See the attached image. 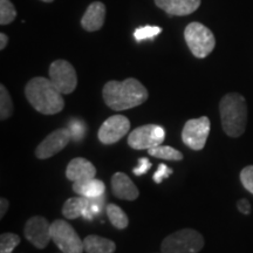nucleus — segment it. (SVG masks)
<instances>
[{
	"mask_svg": "<svg viewBox=\"0 0 253 253\" xmlns=\"http://www.w3.org/2000/svg\"><path fill=\"white\" fill-rule=\"evenodd\" d=\"M148 90L134 78L125 81H109L104 84L102 96L104 102L115 112L131 109L141 106L148 100Z\"/></svg>",
	"mask_w": 253,
	"mask_h": 253,
	"instance_id": "obj_1",
	"label": "nucleus"
},
{
	"mask_svg": "<svg viewBox=\"0 0 253 253\" xmlns=\"http://www.w3.org/2000/svg\"><path fill=\"white\" fill-rule=\"evenodd\" d=\"M25 95L31 106L43 115H54L65 107L62 94L56 89L49 79L33 78L26 84Z\"/></svg>",
	"mask_w": 253,
	"mask_h": 253,
	"instance_id": "obj_2",
	"label": "nucleus"
},
{
	"mask_svg": "<svg viewBox=\"0 0 253 253\" xmlns=\"http://www.w3.org/2000/svg\"><path fill=\"white\" fill-rule=\"evenodd\" d=\"M219 114L223 130L230 137H239L248 125V103L238 93H229L219 102Z\"/></svg>",
	"mask_w": 253,
	"mask_h": 253,
	"instance_id": "obj_3",
	"label": "nucleus"
},
{
	"mask_svg": "<svg viewBox=\"0 0 253 253\" xmlns=\"http://www.w3.org/2000/svg\"><path fill=\"white\" fill-rule=\"evenodd\" d=\"M204 248V238L198 231L183 229L164 238L162 253H198Z\"/></svg>",
	"mask_w": 253,
	"mask_h": 253,
	"instance_id": "obj_4",
	"label": "nucleus"
},
{
	"mask_svg": "<svg viewBox=\"0 0 253 253\" xmlns=\"http://www.w3.org/2000/svg\"><path fill=\"white\" fill-rule=\"evenodd\" d=\"M184 39L190 52L198 59L207 58L216 46L213 33L201 23L189 24L185 27Z\"/></svg>",
	"mask_w": 253,
	"mask_h": 253,
	"instance_id": "obj_5",
	"label": "nucleus"
},
{
	"mask_svg": "<svg viewBox=\"0 0 253 253\" xmlns=\"http://www.w3.org/2000/svg\"><path fill=\"white\" fill-rule=\"evenodd\" d=\"M50 236L54 244L62 253H84V240L71 224L63 219H56L50 224Z\"/></svg>",
	"mask_w": 253,
	"mask_h": 253,
	"instance_id": "obj_6",
	"label": "nucleus"
},
{
	"mask_svg": "<svg viewBox=\"0 0 253 253\" xmlns=\"http://www.w3.org/2000/svg\"><path fill=\"white\" fill-rule=\"evenodd\" d=\"M166 140V130L157 125H145L136 128L128 136V144L136 150H149Z\"/></svg>",
	"mask_w": 253,
	"mask_h": 253,
	"instance_id": "obj_7",
	"label": "nucleus"
},
{
	"mask_svg": "<svg viewBox=\"0 0 253 253\" xmlns=\"http://www.w3.org/2000/svg\"><path fill=\"white\" fill-rule=\"evenodd\" d=\"M210 128L211 123L208 116L189 120L183 126V143L192 150H202L207 143L209 134H210Z\"/></svg>",
	"mask_w": 253,
	"mask_h": 253,
	"instance_id": "obj_8",
	"label": "nucleus"
},
{
	"mask_svg": "<svg viewBox=\"0 0 253 253\" xmlns=\"http://www.w3.org/2000/svg\"><path fill=\"white\" fill-rule=\"evenodd\" d=\"M49 80L61 94H71L78 86V75L72 63L55 60L49 66Z\"/></svg>",
	"mask_w": 253,
	"mask_h": 253,
	"instance_id": "obj_9",
	"label": "nucleus"
},
{
	"mask_svg": "<svg viewBox=\"0 0 253 253\" xmlns=\"http://www.w3.org/2000/svg\"><path fill=\"white\" fill-rule=\"evenodd\" d=\"M24 236L37 249H45L52 240L49 221L41 216L30 218L25 224Z\"/></svg>",
	"mask_w": 253,
	"mask_h": 253,
	"instance_id": "obj_10",
	"label": "nucleus"
},
{
	"mask_svg": "<svg viewBox=\"0 0 253 253\" xmlns=\"http://www.w3.org/2000/svg\"><path fill=\"white\" fill-rule=\"evenodd\" d=\"M130 121L123 115H113L100 126L97 137L103 144H114L128 134Z\"/></svg>",
	"mask_w": 253,
	"mask_h": 253,
	"instance_id": "obj_11",
	"label": "nucleus"
},
{
	"mask_svg": "<svg viewBox=\"0 0 253 253\" xmlns=\"http://www.w3.org/2000/svg\"><path fill=\"white\" fill-rule=\"evenodd\" d=\"M72 140L68 128L56 129L47 136L36 149V156L39 160H47L60 153L63 148L68 145Z\"/></svg>",
	"mask_w": 253,
	"mask_h": 253,
	"instance_id": "obj_12",
	"label": "nucleus"
},
{
	"mask_svg": "<svg viewBox=\"0 0 253 253\" xmlns=\"http://www.w3.org/2000/svg\"><path fill=\"white\" fill-rule=\"evenodd\" d=\"M66 176L73 183L84 182L88 179L95 178L96 168L86 158L78 157L68 163L67 169H66Z\"/></svg>",
	"mask_w": 253,
	"mask_h": 253,
	"instance_id": "obj_13",
	"label": "nucleus"
},
{
	"mask_svg": "<svg viewBox=\"0 0 253 253\" xmlns=\"http://www.w3.org/2000/svg\"><path fill=\"white\" fill-rule=\"evenodd\" d=\"M112 190L115 197L123 201H135L140 195L137 186L123 172H116L112 177Z\"/></svg>",
	"mask_w": 253,
	"mask_h": 253,
	"instance_id": "obj_14",
	"label": "nucleus"
},
{
	"mask_svg": "<svg viewBox=\"0 0 253 253\" xmlns=\"http://www.w3.org/2000/svg\"><path fill=\"white\" fill-rule=\"evenodd\" d=\"M161 9L170 15H189L194 13L196 9L201 6V0H155Z\"/></svg>",
	"mask_w": 253,
	"mask_h": 253,
	"instance_id": "obj_15",
	"label": "nucleus"
},
{
	"mask_svg": "<svg viewBox=\"0 0 253 253\" xmlns=\"http://www.w3.org/2000/svg\"><path fill=\"white\" fill-rule=\"evenodd\" d=\"M106 19V6L101 1H94L88 6L81 19V26L88 32H95L102 28Z\"/></svg>",
	"mask_w": 253,
	"mask_h": 253,
	"instance_id": "obj_16",
	"label": "nucleus"
},
{
	"mask_svg": "<svg viewBox=\"0 0 253 253\" xmlns=\"http://www.w3.org/2000/svg\"><path fill=\"white\" fill-rule=\"evenodd\" d=\"M106 185L102 181L96 178L88 179L84 182L73 183V191L79 196L86 198H97L104 195Z\"/></svg>",
	"mask_w": 253,
	"mask_h": 253,
	"instance_id": "obj_17",
	"label": "nucleus"
},
{
	"mask_svg": "<svg viewBox=\"0 0 253 253\" xmlns=\"http://www.w3.org/2000/svg\"><path fill=\"white\" fill-rule=\"evenodd\" d=\"M84 248L87 253H114L116 244L110 239L90 235L84 239Z\"/></svg>",
	"mask_w": 253,
	"mask_h": 253,
	"instance_id": "obj_18",
	"label": "nucleus"
},
{
	"mask_svg": "<svg viewBox=\"0 0 253 253\" xmlns=\"http://www.w3.org/2000/svg\"><path fill=\"white\" fill-rule=\"evenodd\" d=\"M88 202H89V198L82 197V196L68 198L62 207L63 217L67 219H77L80 216L82 217L84 210L88 207Z\"/></svg>",
	"mask_w": 253,
	"mask_h": 253,
	"instance_id": "obj_19",
	"label": "nucleus"
},
{
	"mask_svg": "<svg viewBox=\"0 0 253 253\" xmlns=\"http://www.w3.org/2000/svg\"><path fill=\"white\" fill-rule=\"evenodd\" d=\"M106 212H107V216H108V219L110 220V223H112V225L114 227H116V229L119 230H123L128 226L129 224L128 216H126L125 211H123L120 207H118L116 204L110 203L107 205Z\"/></svg>",
	"mask_w": 253,
	"mask_h": 253,
	"instance_id": "obj_20",
	"label": "nucleus"
},
{
	"mask_svg": "<svg viewBox=\"0 0 253 253\" xmlns=\"http://www.w3.org/2000/svg\"><path fill=\"white\" fill-rule=\"evenodd\" d=\"M148 154L150 156L161 158V160L166 161H182L183 160V154L179 150L175 149V148L169 147V145H157V147L150 148L148 150Z\"/></svg>",
	"mask_w": 253,
	"mask_h": 253,
	"instance_id": "obj_21",
	"label": "nucleus"
},
{
	"mask_svg": "<svg viewBox=\"0 0 253 253\" xmlns=\"http://www.w3.org/2000/svg\"><path fill=\"white\" fill-rule=\"evenodd\" d=\"M14 107L13 102H12L11 95H9L8 90L6 89L4 84L0 86V120L5 121L8 118H11L13 114Z\"/></svg>",
	"mask_w": 253,
	"mask_h": 253,
	"instance_id": "obj_22",
	"label": "nucleus"
},
{
	"mask_svg": "<svg viewBox=\"0 0 253 253\" xmlns=\"http://www.w3.org/2000/svg\"><path fill=\"white\" fill-rule=\"evenodd\" d=\"M20 237L15 233L6 232L0 236V253H12L20 244Z\"/></svg>",
	"mask_w": 253,
	"mask_h": 253,
	"instance_id": "obj_23",
	"label": "nucleus"
},
{
	"mask_svg": "<svg viewBox=\"0 0 253 253\" xmlns=\"http://www.w3.org/2000/svg\"><path fill=\"white\" fill-rule=\"evenodd\" d=\"M17 17L14 5L9 0H0V24L8 25Z\"/></svg>",
	"mask_w": 253,
	"mask_h": 253,
	"instance_id": "obj_24",
	"label": "nucleus"
},
{
	"mask_svg": "<svg viewBox=\"0 0 253 253\" xmlns=\"http://www.w3.org/2000/svg\"><path fill=\"white\" fill-rule=\"evenodd\" d=\"M162 28L158 26H143L137 28L134 32V38L137 42H141L143 40L148 39H154L155 37H157L158 34H161Z\"/></svg>",
	"mask_w": 253,
	"mask_h": 253,
	"instance_id": "obj_25",
	"label": "nucleus"
},
{
	"mask_svg": "<svg viewBox=\"0 0 253 253\" xmlns=\"http://www.w3.org/2000/svg\"><path fill=\"white\" fill-rule=\"evenodd\" d=\"M68 130L71 132L72 140L81 141L86 134V126L81 120H72L68 125Z\"/></svg>",
	"mask_w": 253,
	"mask_h": 253,
	"instance_id": "obj_26",
	"label": "nucleus"
},
{
	"mask_svg": "<svg viewBox=\"0 0 253 253\" xmlns=\"http://www.w3.org/2000/svg\"><path fill=\"white\" fill-rule=\"evenodd\" d=\"M240 182L243 186L253 195V166L245 167L240 171Z\"/></svg>",
	"mask_w": 253,
	"mask_h": 253,
	"instance_id": "obj_27",
	"label": "nucleus"
},
{
	"mask_svg": "<svg viewBox=\"0 0 253 253\" xmlns=\"http://www.w3.org/2000/svg\"><path fill=\"white\" fill-rule=\"evenodd\" d=\"M172 172H173V170L171 169V168L166 166L164 163L160 164V166H158V168H157V171L155 172L154 176H153L154 182L156 183V184H161V183H162L164 179L171 176Z\"/></svg>",
	"mask_w": 253,
	"mask_h": 253,
	"instance_id": "obj_28",
	"label": "nucleus"
},
{
	"mask_svg": "<svg viewBox=\"0 0 253 253\" xmlns=\"http://www.w3.org/2000/svg\"><path fill=\"white\" fill-rule=\"evenodd\" d=\"M151 167H153V164H151L150 161L148 160V158L142 157L138 160V166L132 169V172H134V175L136 176H142L149 171Z\"/></svg>",
	"mask_w": 253,
	"mask_h": 253,
	"instance_id": "obj_29",
	"label": "nucleus"
},
{
	"mask_svg": "<svg viewBox=\"0 0 253 253\" xmlns=\"http://www.w3.org/2000/svg\"><path fill=\"white\" fill-rule=\"evenodd\" d=\"M237 208H238V210L242 213L244 214L251 213V204H250V202L246 198L239 199V201L237 202Z\"/></svg>",
	"mask_w": 253,
	"mask_h": 253,
	"instance_id": "obj_30",
	"label": "nucleus"
},
{
	"mask_svg": "<svg viewBox=\"0 0 253 253\" xmlns=\"http://www.w3.org/2000/svg\"><path fill=\"white\" fill-rule=\"evenodd\" d=\"M9 207L8 201L6 198H1L0 199V218H2L5 216V213L7 212Z\"/></svg>",
	"mask_w": 253,
	"mask_h": 253,
	"instance_id": "obj_31",
	"label": "nucleus"
},
{
	"mask_svg": "<svg viewBox=\"0 0 253 253\" xmlns=\"http://www.w3.org/2000/svg\"><path fill=\"white\" fill-rule=\"evenodd\" d=\"M8 42V37L5 33L0 34V49H5V47L7 46Z\"/></svg>",
	"mask_w": 253,
	"mask_h": 253,
	"instance_id": "obj_32",
	"label": "nucleus"
},
{
	"mask_svg": "<svg viewBox=\"0 0 253 253\" xmlns=\"http://www.w3.org/2000/svg\"><path fill=\"white\" fill-rule=\"evenodd\" d=\"M41 1H43V2H53V1H54V0H41Z\"/></svg>",
	"mask_w": 253,
	"mask_h": 253,
	"instance_id": "obj_33",
	"label": "nucleus"
},
{
	"mask_svg": "<svg viewBox=\"0 0 253 253\" xmlns=\"http://www.w3.org/2000/svg\"><path fill=\"white\" fill-rule=\"evenodd\" d=\"M60 253H62V252H60Z\"/></svg>",
	"mask_w": 253,
	"mask_h": 253,
	"instance_id": "obj_34",
	"label": "nucleus"
}]
</instances>
